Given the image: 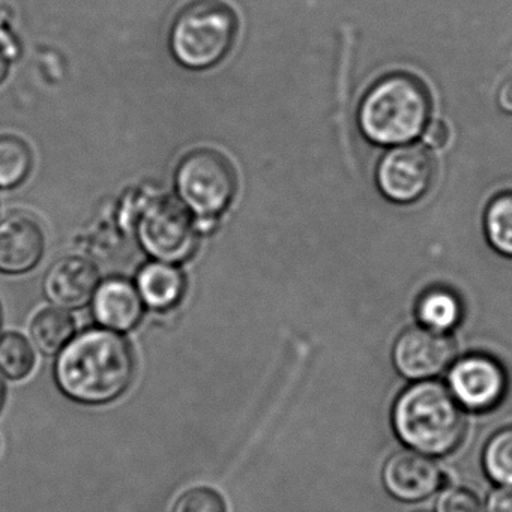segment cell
Instances as JSON below:
<instances>
[{
    "label": "cell",
    "instance_id": "obj_15",
    "mask_svg": "<svg viewBox=\"0 0 512 512\" xmlns=\"http://www.w3.org/2000/svg\"><path fill=\"white\" fill-rule=\"evenodd\" d=\"M416 316L424 328L440 334H448L463 319V304L457 293L446 287H430L419 296Z\"/></svg>",
    "mask_w": 512,
    "mask_h": 512
},
{
    "label": "cell",
    "instance_id": "obj_27",
    "mask_svg": "<svg viewBox=\"0 0 512 512\" xmlns=\"http://www.w3.org/2000/svg\"><path fill=\"white\" fill-rule=\"evenodd\" d=\"M5 400H7V385H5L4 379L0 376V412L4 409Z\"/></svg>",
    "mask_w": 512,
    "mask_h": 512
},
{
    "label": "cell",
    "instance_id": "obj_16",
    "mask_svg": "<svg viewBox=\"0 0 512 512\" xmlns=\"http://www.w3.org/2000/svg\"><path fill=\"white\" fill-rule=\"evenodd\" d=\"M74 329L76 325L70 314L56 308H47L32 322V340L44 355H56L70 343Z\"/></svg>",
    "mask_w": 512,
    "mask_h": 512
},
{
    "label": "cell",
    "instance_id": "obj_18",
    "mask_svg": "<svg viewBox=\"0 0 512 512\" xmlns=\"http://www.w3.org/2000/svg\"><path fill=\"white\" fill-rule=\"evenodd\" d=\"M482 464L491 481L512 488V425L490 437L482 452Z\"/></svg>",
    "mask_w": 512,
    "mask_h": 512
},
{
    "label": "cell",
    "instance_id": "obj_25",
    "mask_svg": "<svg viewBox=\"0 0 512 512\" xmlns=\"http://www.w3.org/2000/svg\"><path fill=\"white\" fill-rule=\"evenodd\" d=\"M497 104L506 115H512V79L506 80L497 92Z\"/></svg>",
    "mask_w": 512,
    "mask_h": 512
},
{
    "label": "cell",
    "instance_id": "obj_8",
    "mask_svg": "<svg viewBox=\"0 0 512 512\" xmlns=\"http://www.w3.org/2000/svg\"><path fill=\"white\" fill-rule=\"evenodd\" d=\"M508 377L502 365L487 355H469L452 364L448 389L457 403L470 412H487L503 400Z\"/></svg>",
    "mask_w": 512,
    "mask_h": 512
},
{
    "label": "cell",
    "instance_id": "obj_21",
    "mask_svg": "<svg viewBox=\"0 0 512 512\" xmlns=\"http://www.w3.org/2000/svg\"><path fill=\"white\" fill-rule=\"evenodd\" d=\"M173 512H227V506L218 491L194 487L176 500Z\"/></svg>",
    "mask_w": 512,
    "mask_h": 512
},
{
    "label": "cell",
    "instance_id": "obj_28",
    "mask_svg": "<svg viewBox=\"0 0 512 512\" xmlns=\"http://www.w3.org/2000/svg\"><path fill=\"white\" fill-rule=\"evenodd\" d=\"M0 332H2V308H0Z\"/></svg>",
    "mask_w": 512,
    "mask_h": 512
},
{
    "label": "cell",
    "instance_id": "obj_1",
    "mask_svg": "<svg viewBox=\"0 0 512 512\" xmlns=\"http://www.w3.org/2000/svg\"><path fill=\"white\" fill-rule=\"evenodd\" d=\"M134 377V356L128 341L107 328L80 332L59 352L55 379L77 403L100 406L121 397Z\"/></svg>",
    "mask_w": 512,
    "mask_h": 512
},
{
    "label": "cell",
    "instance_id": "obj_7",
    "mask_svg": "<svg viewBox=\"0 0 512 512\" xmlns=\"http://www.w3.org/2000/svg\"><path fill=\"white\" fill-rule=\"evenodd\" d=\"M436 176L433 155L424 145H404L383 155L377 167V185L386 199L407 205L430 191Z\"/></svg>",
    "mask_w": 512,
    "mask_h": 512
},
{
    "label": "cell",
    "instance_id": "obj_4",
    "mask_svg": "<svg viewBox=\"0 0 512 512\" xmlns=\"http://www.w3.org/2000/svg\"><path fill=\"white\" fill-rule=\"evenodd\" d=\"M238 28V16L223 0H194L173 22L170 49L184 67L208 70L229 55Z\"/></svg>",
    "mask_w": 512,
    "mask_h": 512
},
{
    "label": "cell",
    "instance_id": "obj_11",
    "mask_svg": "<svg viewBox=\"0 0 512 512\" xmlns=\"http://www.w3.org/2000/svg\"><path fill=\"white\" fill-rule=\"evenodd\" d=\"M100 286V274L94 263L83 257H64L47 272L44 293L61 308L85 307Z\"/></svg>",
    "mask_w": 512,
    "mask_h": 512
},
{
    "label": "cell",
    "instance_id": "obj_10",
    "mask_svg": "<svg viewBox=\"0 0 512 512\" xmlns=\"http://www.w3.org/2000/svg\"><path fill=\"white\" fill-rule=\"evenodd\" d=\"M382 479L392 497L410 503L428 499L445 482L436 461L413 449L391 455L383 466Z\"/></svg>",
    "mask_w": 512,
    "mask_h": 512
},
{
    "label": "cell",
    "instance_id": "obj_13",
    "mask_svg": "<svg viewBox=\"0 0 512 512\" xmlns=\"http://www.w3.org/2000/svg\"><path fill=\"white\" fill-rule=\"evenodd\" d=\"M94 317L103 328L128 332L139 325L143 299L139 290L124 278H110L98 286L94 295Z\"/></svg>",
    "mask_w": 512,
    "mask_h": 512
},
{
    "label": "cell",
    "instance_id": "obj_12",
    "mask_svg": "<svg viewBox=\"0 0 512 512\" xmlns=\"http://www.w3.org/2000/svg\"><path fill=\"white\" fill-rule=\"evenodd\" d=\"M44 253V235L37 221L13 214L0 220V272L23 274L38 265Z\"/></svg>",
    "mask_w": 512,
    "mask_h": 512
},
{
    "label": "cell",
    "instance_id": "obj_24",
    "mask_svg": "<svg viewBox=\"0 0 512 512\" xmlns=\"http://www.w3.org/2000/svg\"><path fill=\"white\" fill-rule=\"evenodd\" d=\"M485 512H512V488L493 491L485 503Z\"/></svg>",
    "mask_w": 512,
    "mask_h": 512
},
{
    "label": "cell",
    "instance_id": "obj_26",
    "mask_svg": "<svg viewBox=\"0 0 512 512\" xmlns=\"http://www.w3.org/2000/svg\"><path fill=\"white\" fill-rule=\"evenodd\" d=\"M8 74V61L2 52H0V83L4 82L5 77Z\"/></svg>",
    "mask_w": 512,
    "mask_h": 512
},
{
    "label": "cell",
    "instance_id": "obj_29",
    "mask_svg": "<svg viewBox=\"0 0 512 512\" xmlns=\"http://www.w3.org/2000/svg\"><path fill=\"white\" fill-rule=\"evenodd\" d=\"M422 512H427V511H422Z\"/></svg>",
    "mask_w": 512,
    "mask_h": 512
},
{
    "label": "cell",
    "instance_id": "obj_19",
    "mask_svg": "<svg viewBox=\"0 0 512 512\" xmlns=\"http://www.w3.org/2000/svg\"><path fill=\"white\" fill-rule=\"evenodd\" d=\"M32 154L19 137H0V188H14L31 172Z\"/></svg>",
    "mask_w": 512,
    "mask_h": 512
},
{
    "label": "cell",
    "instance_id": "obj_22",
    "mask_svg": "<svg viewBox=\"0 0 512 512\" xmlns=\"http://www.w3.org/2000/svg\"><path fill=\"white\" fill-rule=\"evenodd\" d=\"M436 512H485V506L475 491L464 487H451L440 494L436 502Z\"/></svg>",
    "mask_w": 512,
    "mask_h": 512
},
{
    "label": "cell",
    "instance_id": "obj_9",
    "mask_svg": "<svg viewBox=\"0 0 512 512\" xmlns=\"http://www.w3.org/2000/svg\"><path fill=\"white\" fill-rule=\"evenodd\" d=\"M455 353L454 340L448 334L416 326L397 338L392 361L401 376L422 382L445 373L454 364Z\"/></svg>",
    "mask_w": 512,
    "mask_h": 512
},
{
    "label": "cell",
    "instance_id": "obj_17",
    "mask_svg": "<svg viewBox=\"0 0 512 512\" xmlns=\"http://www.w3.org/2000/svg\"><path fill=\"white\" fill-rule=\"evenodd\" d=\"M484 229L493 250L512 259V191H503L488 203Z\"/></svg>",
    "mask_w": 512,
    "mask_h": 512
},
{
    "label": "cell",
    "instance_id": "obj_6",
    "mask_svg": "<svg viewBox=\"0 0 512 512\" xmlns=\"http://www.w3.org/2000/svg\"><path fill=\"white\" fill-rule=\"evenodd\" d=\"M137 235L146 253L160 262H184L196 250V223L187 206L175 199L151 203L140 218Z\"/></svg>",
    "mask_w": 512,
    "mask_h": 512
},
{
    "label": "cell",
    "instance_id": "obj_14",
    "mask_svg": "<svg viewBox=\"0 0 512 512\" xmlns=\"http://www.w3.org/2000/svg\"><path fill=\"white\" fill-rule=\"evenodd\" d=\"M136 287L142 296L143 304L152 310L166 311L179 304L187 283L181 269L172 263L157 260L140 269Z\"/></svg>",
    "mask_w": 512,
    "mask_h": 512
},
{
    "label": "cell",
    "instance_id": "obj_5",
    "mask_svg": "<svg viewBox=\"0 0 512 512\" xmlns=\"http://www.w3.org/2000/svg\"><path fill=\"white\" fill-rule=\"evenodd\" d=\"M181 202L199 218H217L232 203L238 176L229 158L214 149H197L176 170Z\"/></svg>",
    "mask_w": 512,
    "mask_h": 512
},
{
    "label": "cell",
    "instance_id": "obj_20",
    "mask_svg": "<svg viewBox=\"0 0 512 512\" xmlns=\"http://www.w3.org/2000/svg\"><path fill=\"white\" fill-rule=\"evenodd\" d=\"M34 349L23 335L10 332L0 338V371L11 380H22L34 370Z\"/></svg>",
    "mask_w": 512,
    "mask_h": 512
},
{
    "label": "cell",
    "instance_id": "obj_2",
    "mask_svg": "<svg viewBox=\"0 0 512 512\" xmlns=\"http://www.w3.org/2000/svg\"><path fill=\"white\" fill-rule=\"evenodd\" d=\"M392 424L404 445L428 457L457 449L466 431L463 407L446 386L433 380L415 382L398 395Z\"/></svg>",
    "mask_w": 512,
    "mask_h": 512
},
{
    "label": "cell",
    "instance_id": "obj_3",
    "mask_svg": "<svg viewBox=\"0 0 512 512\" xmlns=\"http://www.w3.org/2000/svg\"><path fill=\"white\" fill-rule=\"evenodd\" d=\"M430 116L427 86L412 74L392 73L368 89L359 106L358 122L370 142L394 146L422 136Z\"/></svg>",
    "mask_w": 512,
    "mask_h": 512
},
{
    "label": "cell",
    "instance_id": "obj_23",
    "mask_svg": "<svg viewBox=\"0 0 512 512\" xmlns=\"http://www.w3.org/2000/svg\"><path fill=\"white\" fill-rule=\"evenodd\" d=\"M422 136H424V142L427 143L428 146L439 149L443 148V146L448 143L449 130L442 121L428 122Z\"/></svg>",
    "mask_w": 512,
    "mask_h": 512
}]
</instances>
